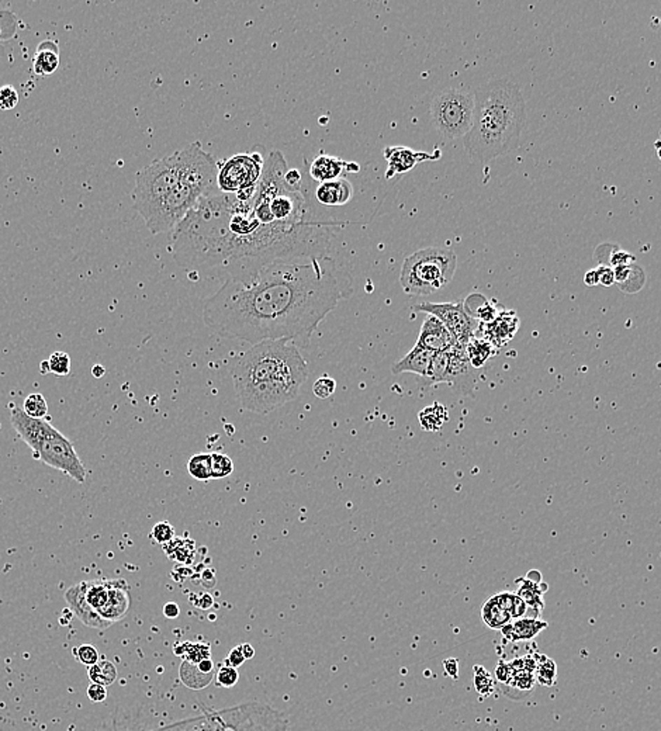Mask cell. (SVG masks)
Wrapping results in <instances>:
<instances>
[{
  "instance_id": "1",
  "label": "cell",
  "mask_w": 661,
  "mask_h": 731,
  "mask_svg": "<svg viewBox=\"0 0 661 731\" xmlns=\"http://www.w3.org/2000/svg\"><path fill=\"white\" fill-rule=\"evenodd\" d=\"M351 293V279L333 256L280 259L230 277L204 302L203 318L224 337L251 344L284 339L304 349Z\"/></svg>"
},
{
  "instance_id": "2",
  "label": "cell",
  "mask_w": 661,
  "mask_h": 731,
  "mask_svg": "<svg viewBox=\"0 0 661 731\" xmlns=\"http://www.w3.org/2000/svg\"><path fill=\"white\" fill-rule=\"evenodd\" d=\"M340 225L333 220L302 228L267 225L255 216L252 199L218 192L200 199L175 227L171 248L185 269L224 267L237 277L280 259L333 256Z\"/></svg>"
},
{
  "instance_id": "3",
  "label": "cell",
  "mask_w": 661,
  "mask_h": 731,
  "mask_svg": "<svg viewBox=\"0 0 661 731\" xmlns=\"http://www.w3.org/2000/svg\"><path fill=\"white\" fill-rule=\"evenodd\" d=\"M527 124V106L520 86L511 79H497L474 92V116L463 138L468 158L487 163L518 148Z\"/></svg>"
},
{
  "instance_id": "4",
  "label": "cell",
  "mask_w": 661,
  "mask_h": 731,
  "mask_svg": "<svg viewBox=\"0 0 661 731\" xmlns=\"http://www.w3.org/2000/svg\"><path fill=\"white\" fill-rule=\"evenodd\" d=\"M308 376V366L297 346L280 340H263L252 344L235 358L231 368L234 387L290 379L304 383Z\"/></svg>"
},
{
  "instance_id": "5",
  "label": "cell",
  "mask_w": 661,
  "mask_h": 731,
  "mask_svg": "<svg viewBox=\"0 0 661 731\" xmlns=\"http://www.w3.org/2000/svg\"><path fill=\"white\" fill-rule=\"evenodd\" d=\"M9 408L12 426L32 447L36 460L68 474L79 484L86 482L88 470L67 436L46 419L30 418L15 403H11Z\"/></svg>"
},
{
  "instance_id": "6",
  "label": "cell",
  "mask_w": 661,
  "mask_h": 731,
  "mask_svg": "<svg viewBox=\"0 0 661 731\" xmlns=\"http://www.w3.org/2000/svg\"><path fill=\"white\" fill-rule=\"evenodd\" d=\"M287 716L259 702H246L228 709L206 711L152 731H287Z\"/></svg>"
},
{
  "instance_id": "7",
  "label": "cell",
  "mask_w": 661,
  "mask_h": 731,
  "mask_svg": "<svg viewBox=\"0 0 661 731\" xmlns=\"http://www.w3.org/2000/svg\"><path fill=\"white\" fill-rule=\"evenodd\" d=\"M457 267L453 251L439 246L424 248L404 259L400 283L405 294L431 295L446 287Z\"/></svg>"
},
{
  "instance_id": "8",
  "label": "cell",
  "mask_w": 661,
  "mask_h": 731,
  "mask_svg": "<svg viewBox=\"0 0 661 731\" xmlns=\"http://www.w3.org/2000/svg\"><path fill=\"white\" fill-rule=\"evenodd\" d=\"M182 149L142 167L135 176L132 203L135 211L144 217L152 206L174 192L183 180Z\"/></svg>"
},
{
  "instance_id": "9",
  "label": "cell",
  "mask_w": 661,
  "mask_h": 731,
  "mask_svg": "<svg viewBox=\"0 0 661 731\" xmlns=\"http://www.w3.org/2000/svg\"><path fill=\"white\" fill-rule=\"evenodd\" d=\"M474 92L449 88L431 102L432 125L446 139L464 138L473 124Z\"/></svg>"
},
{
  "instance_id": "10",
  "label": "cell",
  "mask_w": 661,
  "mask_h": 731,
  "mask_svg": "<svg viewBox=\"0 0 661 731\" xmlns=\"http://www.w3.org/2000/svg\"><path fill=\"white\" fill-rule=\"evenodd\" d=\"M265 158L256 152L237 153L218 162L217 186L221 193L235 195L241 200H251L263 173Z\"/></svg>"
},
{
  "instance_id": "11",
  "label": "cell",
  "mask_w": 661,
  "mask_h": 731,
  "mask_svg": "<svg viewBox=\"0 0 661 731\" xmlns=\"http://www.w3.org/2000/svg\"><path fill=\"white\" fill-rule=\"evenodd\" d=\"M478 380V370L474 369L466 353V347L459 344L447 351L435 353L425 384L449 383L459 391L468 396L473 393Z\"/></svg>"
},
{
  "instance_id": "12",
  "label": "cell",
  "mask_w": 661,
  "mask_h": 731,
  "mask_svg": "<svg viewBox=\"0 0 661 731\" xmlns=\"http://www.w3.org/2000/svg\"><path fill=\"white\" fill-rule=\"evenodd\" d=\"M301 382L279 379L235 389L244 410L255 414H269L297 398Z\"/></svg>"
},
{
  "instance_id": "13",
  "label": "cell",
  "mask_w": 661,
  "mask_h": 731,
  "mask_svg": "<svg viewBox=\"0 0 661 731\" xmlns=\"http://www.w3.org/2000/svg\"><path fill=\"white\" fill-rule=\"evenodd\" d=\"M111 580H92L72 585L65 592V601L74 615L88 627L106 630L99 612L107 604Z\"/></svg>"
},
{
  "instance_id": "14",
  "label": "cell",
  "mask_w": 661,
  "mask_h": 731,
  "mask_svg": "<svg viewBox=\"0 0 661 731\" xmlns=\"http://www.w3.org/2000/svg\"><path fill=\"white\" fill-rule=\"evenodd\" d=\"M414 309L436 316L464 347L477 335V321L467 312L463 302H422Z\"/></svg>"
},
{
  "instance_id": "15",
  "label": "cell",
  "mask_w": 661,
  "mask_h": 731,
  "mask_svg": "<svg viewBox=\"0 0 661 731\" xmlns=\"http://www.w3.org/2000/svg\"><path fill=\"white\" fill-rule=\"evenodd\" d=\"M383 153L387 162V170L384 174L387 180L393 179L397 174H403L412 170L418 163L436 160L440 156L439 151L436 153H429L414 151L407 146H386Z\"/></svg>"
},
{
  "instance_id": "16",
  "label": "cell",
  "mask_w": 661,
  "mask_h": 731,
  "mask_svg": "<svg viewBox=\"0 0 661 731\" xmlns=\"http://www.w3.org/2000/svg\"><path fill=\"white\" fill-rule=\"evenodd\" d=\"M361 170V165L356 162H349L338 156L330 155H316L308 166V176L316 181H329L341 179L345 173H358Z\"/></svg>"
},
{
  "instance_id": "17",
  "label": "cell",
  "mask_w": 661,
  "mask_h": 731,
  "mask_svg": "<svg viewBox=\"0 0 661 731\" xmlns=\"http://www.w3.org/2000/svg\"><path fill=\"white\" fill-rule=\"evenodd\" d=\"M417 344L432 350L433 353H439L459 346V342L436 316L426 315L421 326Z\"/></svg>"
},
{
  "instance_id": "18",
  "label": "cell",
  "mask_w": 661,
  "mask_h": 731,
  "mask_svg": "<svg viewBox=\"0 0 661 731\" xmlns=\"http://www.w3.org/2000/svg\"><path fill=\"white\" fill-rule=\"evenodd\" d=\"M131 598H130V585L125 580H111V588L109 594L107 604L99 612V618L109 629L116 622L121 620L130 609Z\"/></svg>"
},
{
  "instance_id": "19",
  "label": "cell",
  "mask_w": 661,
  "mask_h": 731,
  "mask_svg": "<svg viewBox=\"0 0 661 731\" xmlns=\"http://www.w3.org/2000/svg\"><path fill=\"white\" fill-rule=\"evenodd\" d=\"M482 337L494 347L506 346L517 333L520 328V318L514 311L499 314L489 323H482Z\"/></svg>"
},
{
  "instance_id": "20",
  "label": "cell",
  "mask_w": 661,
  "mask_h": 731,
  "mask_svg": "<svg viewBox=\"0 0 661 731\" xmlns=\"http://www.w3.org/2000/svg\"><path fill=\"white\" fill-rule=\"evenodd\" d=\"M354 197V186L347 177L318 183L315 199L321 206L340 207L348 204Z\"/></svg>"
},
{
  "instance_id": "21",
  "label": "cell",
  "mask_w": 661,
  "mask_h": 731,
  "mask_svg": "<svg viewBox=\"0 0 661 731\" xmlns=\"http://www.w3.org/2000/svg\"><path fill=\"white\" fill-rule=\"evenodd\" d=\"M435 353L432 350H428L422 346L415 344L403 358L394 363L391 368L393 375H401V373H414L421 376L424 380L429 375V369L432 364Z\"/></svg>"
},
{
  "instance_id": "22",
  "label": "cell",
  "mask_w": 661,
  "mask_h": 731,
  "mask_svg": "<svg viewBox=\"0 0 661 731\" xmlns=\"http://www.w3.org/2000/svg\"><path fill=\"white\" fill-rule=\"evenodd\" d=\"M549 623L541 620L538 618H522L510 622L501 629V634L504 640L510 643L518 641H532L539 636L545 629H548Z\"/></svg>"
},
{
  "instance_id": "23",
  "label": "cell",
  "mask_w": 661,
  "mask_h": 731,
  "mask_svg": "<svg viewBox=\"0 0 661 731\" xmlns=\"http://www.w3.org/2000/svg\"><path fill=\"white\" fill-rule=\"evenodd\" d=\"M60 68L58 44L53 40L43 41L33 60V71L39 76L53 75Z\"/></svg>"
},
{
  "instance_id": "24",
  "label": "cell",
  "mask_w": 661,
  "mask_h": 731,
  "mask_svg": "<svg viewBox=\"0 0 661 731\" xmlns=\"http://www.w3.org/2000/svg\"><path fill=\"white\" fill-rule=\"evenodd\" d=\"M515 584L518 585L517 595L528 605V608L534 609L536 612V616L539 618L542 611H543V608H545L543 595L549 590L548 584H545V583L536 584V583H532V581L527 580L525 577L518 578L515 581Z\"/></svg>"
},
{
  "instance_id": "25",
  "label": "cell",
  "mask_w": 661,
  "mask_h": 731,
  "mask_svg": "<svg viewBox=\"0 0 661 731\" xmlns=\"http://www.w3.org/2000/svg\"><path fill=\"white\" fill-rule=\"evenodd\" d=\"M481 619L487 627L492 630H501L506 625L513 622L510 612L506 609L499 595H494L481 608Z\"/></svg>"
},
{
  "instance_id": "26",
  "label": "cell",
  "mask_w": 661,
  "mask_h": 731,
  "mask_svg": "<svg viewBox=\"0 0 661 731\" xmlns=\"http://www.w3.org/2000/svg\"><path fill=\"white\" fill-rule=\"evenodd\" d=\"M615 272V284L625 293L633 294L637 293L646 283V273L643 269L634 263L627 266H619L613 269Z\"/></svg>"
},
{
  "instance_id": "27",
  "label": "cell",
  "mask_w": 661,
  "mask_h": 731,
  "mask_svg": "<svg viewBox=\"0 0 661 731\" xmlns=\"http://www.w3.org/2000/svg\"><path fill=\"white\" fill-rule=\"evenodd\" d=\"M495 349L488 340L484 337H477V335L466 344V353L474 369L480 370L484 364L495 354Z\"/></svg>"
},
{
  "instance_id": "28",
  "label": "cell",
  "mask_w": 661,
  "mask_h": 731,
  "mask_svg": "<svg viewBox=\"0 0 661 731\" xmlns=\"http://www.w3.org/2000/svg\"><path fill=\"white\" fill-rule=\"evenodd\" d=\"M447 410L440 405V404H433V405H429L426 408H424L419 414H418V419H419V424L422 426L424 431H428V432H435V431H439L445 422L447 421Z\"/></svg>"
},
{
  "instance_id": "29",
  "label": "cell",
  "mask_w": 661,
  "mask_h": 731,
  "mask_svg": "<svg viewBox=\"0 0 661 731\" xmlns=\"http://www.w3.org/2000/svg\"><path fill=\"white\" fill-rule=\"evenodd\" d=\"M179 674H181L182 682L188 688H192V689H203V688H206L211 682V678H213V675L204 674L199 668L197 664H193V662H189V661H183Z\"/></svg>"
},
{
  "instance_id": "30",
  "label": "cell",
  "mask_w": 661,
  "mask_h": 731,
  "mask_svg": "<svg viewBox=\"0 0 661 731\" xmlns=\"http://www.w3.org/2000/svg\"><path fill=\"white\" fill-rule=\"evenodd\" d=\"M117 675L118 674H117L116 665L109 660L99 661L97 664L89 667V669H88V676H89L90 682L103 685L106 688L116 682Z\"/></svg>"
},
{
  "instance_id": "31",
  "label": "cell",
  "mask_w": 661,
  "mask_h": 731,
  "mask_svg": "<svg viewBox=\"0 0 661 731\" xmlns=\"http://www.w3.org/2000/svg\"><path fill=\"white\" fill-rule=\"evenodd\" d=\"M175 654L182 655L185 660L193 664H199L203 660H209L211 657L210 646L204 643H182L175 647Z\"/></svg>"
},
{
  "instance_id": "32",
  "label": "cell",
  "mask_w": 661,
  "mask_h": 731,
  "mask_svg": "<svg viewBox=\"0 0 661 731\" xmlns=\"http://www.w3.org/2000/svg\"><path fill=\"white\" fill-rule=\"evenodd\" d=\"M189 474L199 481L211 480V454L200 453L188 461Z\"/></svg>"
},
{
  "instance_id": "33",
  "label": "cell",
  "mask_w": 661,
  "mask_h": 731,
  "mask_svg": "<svg viewBox=\"0 0 661 731\" xmlns=\"http://www.w3.org/2000/svg\"><path fill=\"white\" fill-rule=\"evenodd\" d=\"M541 661H538L536 665V681L543 686H553L557 681V667L556 662L552 658H548L545 655L539 657Z\"/></svg>"
},
{
  "instance_id": "34",
  "label": "cell",
  "mask_w": 661,
  "mask_h": 731,
  "mask_svg": "<svg viewBox=\"0 0 661 731\" xmlns=\"http://www.w3.org/2000/svg\"><path fill=\"white\" fill-rule=\"evenodd\" d=\"M23 411L26 415L34 419H44L48 414V404L46 397L41 393L30 394L23 404Z\"/></svg>"
},
{
  "instance_id": "35",
  "label": "cell",
  "mask_w": 661,
  "mask_h": 731,
  "mask_svg": "<svg viewBox=\"0 0 661 731\" xmlns=\"http://www.w3.org/2000/svg\"><path fill=\"white\" fill-rule=\"evenodd\" d=\"M497 595H499L500 601L503 602V605L510 612V615H511V618L514 620L527 618L528 605L517 594H514V592H500Z\"/></svg>"
},
{
  "instance_id": "36",
  "label": "cell",
  "mask_w": 661,
  "mask_h": 731,
  "mask_svg": "<svg viewBox=\"0 0 661 731\" xmlns=\"http://www.w3.org/2000/svg\"><path fill=\"white\" fill-rule=\"evenodd\" d=\"M234 471V461L223 453H211V478H225Z\"/></svg>"
},
{
  "instance_id": "37",
  "label": "cell",
  "mask_w": 661,
  "mask_h": 731,
  "mask_svg": "<svg viewBox=\"0 0 661 731\" xmlns=\"http://www.w3.org/2000/svg\"><path fill=\"white\" fill-rule=\"evenodd\" d=\"M473 671H474V688H475L477 693L482 697L491 695L494 690V679H492L491 674L481 665H474Z\"/></svg>"
},
{
  "instance_id": "38",
  "label": "cell",
  "mask_w": 661,
  "mask_h": 731,
  "mask_svg": "<svg viewBox=\"0 0 661 731\" xmlns=\"http://www.w3.org/2000/svg\"><path fill=\"white\" fill-rule=\"evenodd\" d=\"M50 373L55 376H68L71 373V356L65 351H54L50 358Z\"/></svg>"
},
{
  "instance_id": "39",
  "label": "cell",
  "mask_w": 661,
  "mask_h": 731,
  "mask_svg": "<svg viewBox=\"0 0 661 731\" xmlns=\"http://www.w3.org/2000/svg\"><path fill=\"white\" fill-rule=\"evenodd\" d=\"M151 537L159 544H168L175 538V527L169 522H159L152 527Z\"/></svg>"
},
{
  "instance_id": "40",
  "label": "cell",
  "mask_w": 661,
  "mask_h": 731,
  "mask_svg": "<svg viewBox=\"0 0 661 731\" xmlns=\"http://www.w3.org/2000/svg\"><path fill=\"white\" fill-rule=\"evenodd\" d=\"M74 655H75L76 661H79L81 664H83L86 667H92L100 661L99 651L90 644H83V646L75 647Z\"/></svg>"
},
{
  "instance_id": "41",
  "label": "cell",
  "mask_w": 661,
  "mask_h": 731,
  "mask_svg": "<svg viewBox=\"0 0 661 731\" xmlns=\"http://www.w3.org/2000/svg\"><path fill=\"white\" fill-rule=\"evenodd\" d=\"M337 390V382L330 377H321L312 386V393L319 400H326Z\"/></svg>"
},
{
  "instance_id": "42",
  "label": "cell",
  "mask_w": 661,
  "mask_h": 731,
  "mask_svg": "<svg viewBox=\"0 0 661 731\" xmlns=\"http://www.w3.org/2000/svg\"><path fill=\"white\" fill-rule=\"evenodd\" d=\"M239 679V674L237 668L230 665H223L216 674V683L221 688H232L237 685Z\"/></svg>"
},
{
  "instance_id": "43",
  "label": "cell",
  "mask_w": 661,
  "mask_h": 731,
  "mask_svg": "<svg viewBox=\"0 0 661 731\" xmlns=\"http://www.w3.org/2000/svg\"><path fill=\"white\" fill-rule=\"evenodd\" d=\"M19 104V93L15 86L5 85L0 88V110H13Z\"/></svg>"
},
{
  "instance_id": "44",
  "label": "cell",
  "mask_w": 661,
  "mask_h": 731,
  "mask_svg": "<svg viewBox=\"0 0 661 731\" xmlns=\"http://www.w3.org/2000/svg\"><path fill=\"white\" fill-rule=\"evenodd\" d=\"M513 674H514V671H513L510 662H506V661H500V664L497 665V669H495V678H497V681L504 685L510 683Z\"/></svg>"
},
{
  "instance_id": "45",
  "label": "cell",
  "mask_w": 661,
  "mask_h": 731,
  "mask_svg": "<svg viewBox=\"0 0 661 731\" xmlns=\"http://www.w3.org/2000/svg\"><path fill=\"white\" fill-rule=\"evenodd\" d=\"M245 661H246V658L244 657V653H242V650H241V646H237V647H234L232 650H230L227 658L224 660V665H230V667L238 668V667H241Z\"/></svg>"
},
{
  "instance_id": "46",
  "label": "cell",
  "mask_w": 661,
  "mask_h": 731,
  "mask_svg": "<svg viewBox=\"0 0 661 731\" xmlns=\"http://www.w3.org/2000/svg\"><path fill=\"white\" fill-rule=\"evenodd\" d=\"M597 272H598V277H599V284L601 286L611 287V286L615 284V272H613L612 267L599 265L597 267Z\"/></svg>"
},
{
  "instance_id": "47",
  "label": "cell",
  "mask_w": 661,
  "mask_h": 731,
  "mask_svg": "<svg viewBox=\"0 0 661 731\" xmlns=\"http://www.w3.org/2000/svg\"><path fill=\"white\" fill-rule=\"evenodd\" d=\"M88 697H89L92 702H96V703L104 702L106 697H107V689H106V686L99 685V683H90V685L88 686Z\"/></svg>"
},
{
  "instance_id": "48",
  "label": "cell",
  "mask_w": 661,
  "mask_h": 731,
  "mask_svg": "<svg viewBox=\"0 0 661 731\" xmlns=\"http://www.w3.org/2000/svg\"><path fill=\"white\" fill-rule=\"evenodd\" d=\"M443 669L447 676L452 679L459 678V660L457 658H446L443 661Z\"/></svg>"
},
{
  "instance_id": "49",
  "label": "cell",
  "mask_w": 661,
  "mask_h": 731,
  "mask_svg": "<svg viewBox=\"0 0 661 731\" xmlns=\"http://www.w3.org/2000/svg\"><path fill=\"white\" fill-rule=\"evenodd\" d=\"M286 180L290 186L295 188V189H301V185H302V179H301V174L297 169H288L286 172Z\"/></svg>"
},
{
  "instance_id": "50",
  "label": "cell",
  "mask_w": 661,
  "mask_h": 731,
  "mask_svg": "<svg viewBox=\"0 0 661 731\" xmlns=\"http://www.w3.org/2000/svg\"><path fill=\"white\" fill-rule=\"evenodd\" d=\"M163 615L167 616L168 619H176L179 615H181V609H179V605L175 604V602H169L163 606Z\"/></svg>"
},
{
  "instance_id": "51",
  "label": "cell",
  "mask_w": 661,
  "mask_h": 731,
  "mask_svg": "<svg viewBox=\"0 0 661 731\" xmlns=\"http://www.w3.org/2000/svg\"><path fill=\"white\" fill-rule=\"evenodd\" d=\"M584 283L590 287H594V286H598L599 284V277H598V272L597 269H591L585 273L584 276Z\"/></svg>"
},
{
  "instance_id": "52",
  "label": "cell",
  "mask_w": 661,
  "mask_h": 731,
  "mask_svg": "<svg viewBox=\"0 0 661 731\" xmlns=\"http://www.w3.org/2000/svg\"><path fill=\"white\" fill-rule=\"evenodd\" d=\"M241 650H242L244 657H245L246 660L253 658V655H255V648H253L249 643H244V644H241Z\"/></svg>"
},
{
  "instance_id": "53",
  "label": "cell",
  "mask_w": 661,
  "mask_h": 731,
  "mask_svg": "<svg viewBox=\"0 0 661 731\" xmlns=\"http://www.w3.org/2000/svg\"><path fill=\"white\" fill-rule=\"evenodd\" d=\"M525 578L529 580V581H532V583H536V584L543 583V580H542V574H541V571H538V570H532V571H529V573L527 574Z\"/></svg>"
},
{
  "instance_id": "54",
  "label": "cell",
  "mask_w": 661,
  "mask_h": 731,
  "mask_svg": "<svg viewBox=\"0 0 661 731\" xmlns=\"http://www.w3.org/2000/svg\"><path fill=\"white\" fill-rule=\"evenodd\" d=\"M104 373H106V369L103 368V366H100V364H96V366H93V368H92V375H93L96 379L103 377Z\"/></svg>"
},
{
  "instance_id": "55",
  "label": "cell",
  "mask_w": 661,
  "mask_h": 731,
  "mask_svg": "<svg viewBox=\"0 0 661 731\" xmlns=\"http://www.w3.org/2000/svg\"><path fill=\"white\" fill-rule=\"evenodd\" d=\"M40 370H41V375H48L50 373V364H48V360H44L40 366Z\"/></svg>"
},
{
  "instance_id": "56",
  "label": "cell",
  "mask_w": 661,
  "mask_h": 731,
  "mask_svg": "<svg viewBox=\"0 0 661 731\" xmlns=\"http://www.w3.org/2000/svg\"><path fill=\"white\" fill-rule=\"evenodd\" d=\"M654 145H655V149H657V156H658V159L661 160V144H660L658 141H655Z\"/></svg>"
},
{
  "instance_id": "57",
  "label": "cell",
  "mask_w": 661,
  "mask_h": 731,
  "mask_svg": "<svg viewBox=\"0 0 661 731\" xmlns=\"http://www.w3.org/2000/svg\"><path fill=\"white\" fill-rule=\"evenodd\" d=\"M2 33H4V29H2V23H0V39H2Z\"/></svg>"
},
{
  "instance_id": "58",
  "label": "cell",
  "mask_w": 661,
  "mask_h": 731,
  "mask_svg": "<svg viewBox=\"0 0 661 731\" xmlns=\"http://www.w3.org/2000/svg\"><path fill=\"white\" fill-rule=\"evenodd\" d=\"M658 142L661 144V130H660V132H658Z\"/></svg>"
}]
</instances>
